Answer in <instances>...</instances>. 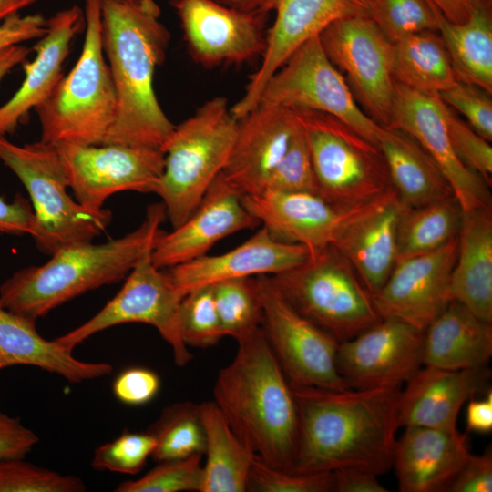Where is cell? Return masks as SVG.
Masks as SVG:
<instances>
[{"instance_id": "cell-1", "label": "cell", "mask_w": 492, "mask_h": 492, "mask_svg": "<svg viewBox=\"0 0 492 492\" xmlns=\"http://www.w3.org/2000/svg\"><path fill=\"white\" fill-rule=\"evenodd\" d=\"M292 390L299 416L293 472L352 469L378 477L393 466L399 386Z\"/></svg>"}, {"instance_id": "cell-2", "label": "cell", "mask_w": 492, "mask_h": 492, "mask_svg": "<svg viewBox=\"0 0 492 492\" xmlns=\"http://www.w3.org/2000/svg\"><path fill=\"white\" fill-rule=\"evenodd\" d=\"M103 50L118 97L116 120L103 144L162 148L175 125L153 88L169 32L155 0H100Z\"/></svg>"}, {"instance_id": "cell-3", "label": "cell", "mask_w": 492, "mask_h": 492, "mask_svg": "<svg viewBox=\"0 0 492 492\" xmlns=\"http://www.w3.org/2000/svg\"><path fill=\"white\" fill-rule=\"evenodd\" d=\"M237 343L233 360L217 375L213 402L255 456L293 472L299 416L292 387L261 327Z\"/></svg>"}, {"instance_id": "cell-4", "label": "cell", "mask_w": 492, "mask_h": 492, "mask_svg": "<svg viewBox=\"0 0 492 492\" xmlns=\"http://www.w3.org/2000/svg\"><path fill=\"white\" fill-rule=\"evenodd\" d=\"M166 217L162 203L150 205L136 230L103 243L59 249L44 264L19 270L0 286V304L34 321L88 291L123 280L152 248Z\"/></svg>"}, {"instance_id": "cell-5", "label": "cell", "mask_w": 492, "mask_h": 492, "mask_svg": "<svg viewBox=\"0 0 492 492\" xmlns=\"http://www.w3.org/2000/svg\"><path fill=\"white\" fill-rule=\"evenodd\" d=\"M80 56L49 97L35 108L41 141L103 144L118 114V97L102 44L100 0H85Z\"/></svg>"}, {"instance_id": "cell-6", "label": "cell", "mask_w": 492, "mask_h": 492, "mask_svg": "<svg viewBox=\"0 0 492 492\" xmlns=\"http://www.w3.org/2000/svg\"><path fill=\"white\" fill-rule=\"evenodd\" d=\"M238 129L223 97L207 100L175 126L164 144V170L156 190L172 229L195 210L211 183L226 166Z\"/></svg>"}, {"instance_id": "cell-7", "label": "cell", "mask_w": 492, "mask_h": 492, "mask_svg": "<svg viewBox=\"0 0 492 492\" xmlns=\"http://www.w3.org/2000/svg\"><path fill=\"white\" fill-rule=\"evenodd\" d=\"M0 160L25 186L35 215L32 236L45 253L90 242L110 223L109 210H90L67 192L68 179L53 145L41 140L16 145L0 136Z\"/></svg>"}, {"instance_id": "cell-8", "label": "cell", "mask_w": 492, "mask_h": 492, "mask_svg": "<svg viewBox=\"0 0 492 492\" xmlns=\"http://www.w3.org/2000/svg\"><path fill=\"white\" fill-rule=\"evenodd\" d=\"M271 278L298 312L339 343L381 319L371 293L333 245L309 251L302 263Z\"/></svg>"}, {"instance_id": "cell-9", "label": "cell", "mask_w": 492, "mask_h": 492, "mask_svg": "<svg viewBox=\"0 0 492 492\" xmlns=\"http://www.w3.org/2000/svg\"><path fill=\"white\" fill-rule=\"evenodd\" d=\"M292 109L306 137L319 196L336 206L354 207L392 188L377 145L330 114Z\"/></svg>"}, {"instance_id": "cell-10", "label": "cell", "mask_w": 492, "mask_h": 492, "mask_svg": "<svg viewBox=\"0 0 492 492\" xmlns=\"http://www.w3.org/2000/svg\"><path fill=\"white\" fill-rule=\"evenodd\" d=\"M152 248L146 250L128 274L120 291L89 320L56 341L69 351L95 333L122 323H141L153 326L172 350L178 366L193 358L180 330V304L184 295L167 272L157 268L151 259Z\"/></svg>"}, {"instance_id": "cell-11", "label": "cell", "mask_w": 492, "mask_h": 492, "mask_svg": "<svg viewBox=\"0 0 492 492\" xmlns=\"http://www.w3.org/2000/svg\"><path fill=\"white\" fill-rule=\"evenodd\" d=\"M258 105L330 114L375 145L382 129L357 105L344 77L326 56L319 36L300 46L270 77Z\"/></svg>"}, {"instance_id": "cell-12", "label": "cell", "mask_w": 492, "mask_h": 492, "mask_svg": "<svg viewBox=\"0 0 492 492\" xmlns=\"http://www.w3.org/2000/svg\"><path fill=\"white\" fill-rule=\"evenodd\" d=\"M261 304V328L292 387L349 389L336 365L339 342L298 312L269 275L257 276Z\"/></svg>"}, {"instance_id": "cell-13", "label": "cell", "mask_w": 492, "mask_h": 492, "mask_svg": "<svg viewBox=\"0 0 492 492\" xmlns=\"http://www.w3.org/2000/svg\"><path fill=\"white\" fill-rule=\"evenodd\" d=\"M323 48L364 113L388 127L395 95L393 44L371 17L343 18L320 34Z\"/></svg>"}, {"instance_id": "cell-14", "label": "cell", "mask_w": 492, "mask_h": 492, "mask_svg": "<svg viewBox=\"0 0 492 492\" xmlns=\"http://www.w3.org/2000/svg\"><path fill=\"white\" fill-rule=\"evenodd\" d=\"M55 148L77 201L94 211L119 191L156 193L164 170L165 154L159 149L118 143Z\"/></svg>"}, {"instance_id": "cell-15", "label": "cell", "mask_w": 492, "mask_h": 492, "mask_svg": "<svg viewBox=\"0 0 492 492\" xmlns=\"http://www.w3.org/2000/svg\"><path fill=\"white\" fill-rule=\"evenodd\" d=\"M374 0H265L262 11H274L275 20L266 35V47L258 70L243 96L231 111L238 120L257 107L270 77L304 42L334 21L372 17Z\"/></svg>"}, {"instance_id": "cell-16", "label": "cell", "mask_w": 492, "mask_h": 492, "mask_svg": "<svg viewBox=\"0 0 492 492\" xmlns=\"http://www.w3.org/2000/svg\"><path fill=\"white\" fill-rule=\"evenodd\" d=\"M424 331L381 318L356 336L339 343L337 370L349 389L396 387L423 365Z\"/></svg>"}, {"instance_id": "cell-17", "label": "cell", "mask_w": 492, "mask_h": 492, "mask_svg": "<svg viewBox=\"0 0 492 492\" xmlns=\"http://www.w3.org/2000/svg\"><path fill=\"white\" fill-rule=\"evenodd\" d=\"M388 127L413 138L436 163L463 212L491 206L487 182L456 155L446 127L447 105L439 94L418 91L395 81Z\"/></svg>"}, {"instance_id": "cell-18", "label": "cell", "mask_w": 492, "mask_h": 492, "mask_svg": "<svg viewBox=\"0 0 492 492\" xmlns=\"http://www.w3.org/2000/svg\"><path fill=\"white\" fill-rule=\"evenodd\" d=\"M194 60L213 67L262 56L268 13L238 9L218 0H170Z\"/></svg>"}, {"instance_id": "cell-19", "label": "cell", "mask_w": 492, "mask_h": 492, "mask_svg": "<svg viewBox=\"0 0 492 492\" xmlns=\"http://www.w3.org/2000/svg\"><path fill=\"white\" fill-rule=\"evenodd\" d=\"M379 198L359 206L340 207L309 192L264 190L241 196L246 210L272 237L313 251L334 244L346 228L372 210Z\"/></svg>"}, {"instance_id": "cell-20", "label": "cell", "mask_w": 492, "mask_h": 492, "mask_svg": "<svg viewBox=\"0 0 492 492\" xmlns=\"http://www.w3.org/2000/svg\"><path fill=\"white\" fill-rule=\"evenodd\" d=\"M457 242L456 237L435 251L397 261L383 287L372 295L379 316L425 331L452 301L450 280Z\"/></svg>"}, {"instance_id": "cell-21", "label": "cell", "mask_w": 492, "mask_h": 492, "mask_svg": "<svg viewBox=\"0 0 492 492\" xmlns=\"http://www.w3.org/2000/svg\"><path fill=\"white\" fill-rule=\"evenodd\" d=\"M260 222L246 210L241 194L220 173L191 215L171 231H162L151 251L159 269L208 254L219 241Z\"/></svg>"}, {"instance_id": "cell-22", "label": "cell", "mask_w": 492, "mask_h": 492, "mask_svg": "<svg viewBox=\"0 0 492 492\" xmlns=\"http://www.w3.org/2000/svg\"><path fill=\"white\" fill-rule=\"evenodd\" d=\"M298 127L292 108L258 105L238 120L232 151L220 174L241 196L258 192Z\"/></svg>"}, {"instance_id": "cell-23", "label": "cell", "mask_w": 492, "mask_h": 492, "mask_svg": "<svg viewBox=\"0 0 492 492\" xmlns=\"http://www.w3.org/2000/svg\"><path fill=\"white\" fill-rule=\"evenodd\" d=\"M308 255L305 246L277 241L261 227L227 252L203 255L171 267L167 273L185 296L193 290L226 280L272 276L302 263Z\"/></svg>"}, {"instance_id": "cell-24", "label": "cell", "mask_w": 492, "mask_h": 492, "mask_svg": "<svg viewBox=\"0 0 492 492\" xmlns=\"http://www.w3.org/2000/svg\"><path fill=\"white\" fill-rule=\"evenodd\" d=\"M489 375L487 365L460 370L420 367L400 393L399 427L424 426L456 432L461 407L483 390Z\"/></svg>"}, {"instance_id": "cell-25", "label": "cell", "mask_w": 492, "mask_h": 492, "mask_svg": "<svg viewBox=\"0 0 492 492\" xmlns=\"http://www.w3.org/2000/svg\"><path fill=\"white\" fill-rule=\"evenodd\" d=\"M46 34L35 46V57L25 61V78L16 92L0 106V136L12 134L17 126L51 94L63 77L62 67L72 40L85 26L84 11L77 5L56 12L47 19Z\"/></svg>"}, {"instance_id": "cell-26", "label": "cell", "mask_w": 492, "mask_h": 492, "mask_svg": "<svg viewBox=\"0 0 492 492\" xmlns=\"http://www.w3.org/2000/svg\"><path fill=\"white\" fill-rule=\"evenodd\" d=\"M470 455L466 434L407 426L393 456L399 490L447 491Z\"/></svg>"}, {"instance_id": "cell-27", "label": "cell", "mask_w": 492, "mask_h": 492, "mask_svg": "<svg viewBox=\"0 0 492 492\" xmlns=\"http://www.w3.org/2000/svg\"><path fill=\"white\" fill-rule=\"evenodd\" d=\"M406 208L392 186L372 210L354 220L333 244L371 295L383 287L395 265L398 226Z\"/></svg>"}, {"instance_id": "cell-28", "label": "cell", "mask_w": 492, "mask_h": 492, "mask_svg": "<svg viewBox=\"0 0 492 492\" xmlns=\"http://www.w3.org/2000/svg\"><path fill=\"white\" fill-rule=\"evenodd\" d=\"M15 365L36 366L71 383L97 379L113 370L108 363L76 358L56 339L43 338L36 331V321L0 304V371Z\"/></svg>"}, {"instance_id": "cell-29", "label": "cell", "mask_w": 492, "mask_h": 492, "mask_svg": "<svg viewBox=\"0 0 492 492\" xmlns=\"http://www.w3.org/2000/svg\"><path fill=\"white\" fill-rule=\"evenodd\" d=\"M457 254L450 280L452 300L492 323L491 206L463 212Z\"/></svg>"}, {"instance_id": "cell-30", "label": "cell", "mask_w": 492, "mask_h": 492, "mask_svg": "<svg viewBox=\"0 0 492 492\" xmlns=\"http://www.w3.org/2000/svg\"><path fill=\"white\" fill-rule=\"evenodd\" d=\"M492 355V324L456 301L425 328L423 365L460 370L487 365Z\"/></svg>"}, {"instance_id": "cell-31", "label": "cell", "mask_w": 492, "mask_h": 492, "mask_svg": "<svg viewBox=\"0 0 492 492\" xmlns=\"http://www.w3.org/2000/svg\"><path fill=\"white\" fill-rule=\"evenodd\" d=\"M377 145L385 159L391 184L407 208L454 196L436 163L409 135L382 127Z\"/></svg>"}, {"instance_id": "cell-32", "label": "cell", "mask_w": 492, "mask_h": 492, "mask_svg": "<svg viewBox=\"0 0 492 492\" xmlns=\"http://www.w3.org/2000/svg\"><path fill=\"white\" fill-rule=\"evenodd\" d=\"M437 20V32L444 42L458 81L477 86L491 94V0L478 5L462 24L446 20L438 10Z\"/></svg>"}, {"instance_id": "cell-33", "label": "cell", "mask_w": 492, "mask_h": 492, "mask_svg": "<svg viewBox=\"0 0 492 492\" xmlns=\"http://www.w3.org/2000/svg\"><path fill=\"white\" fill-rule=\"evenodd\" d=\"M206 462L200 492H244L254 454L233 433L213 401L200 404Z\"/></svg>"}, {"instance_id": "cell-34", "label": "cell", "mask_w": 492, "mask_h": 492, "mask_svg": "<svg viewBox=\"0 0 492 492\" xmlns=\"http://www.w3.org/2000/svg\"><path fill=\"white\" fill-rule=\"evenodd\" d=\"M394 79L407 87L440 94L454 87L457 77L437 31H423L393 44Z\"/></svg>"}, {"instance_id": "cell-35", "label": "cell", "mask_w": 492, "mask_h": 492, "mask_svg": "<svg viewBox=\"0 0 492 492\" xmlns=\"http://www.w3.org/2000/svg\"><path fill=\"white\" fill-rule=\"evenodd\" d=\"M462 218L455 196L406 208L398 226L396 262L435 251L457 237Z\"/></svg>"}, {"instance_id": "cell-36", "label": "cell", "mask_w": 492, "mask_h": 492, "mask_svg": "<svg viewBox=\"0 0 492 492\" xmlns=\"http://www.w3.org/2000/svg\"><path fill=\"white\" fill-rule=\"evenodd\" d=\"M155 438L151 457L157 463L202 456L206 449V434L200 405L178 402L165 407L147 430Z\"/></svg>"}, {"instance_id": "cell-37", "label": "cell", "mask_w": 492, "mask_h": 492, "mask_svg": "<svg viewBox=\"0 0 492 492\" xmlns=\"http://www.w3.org/2000/svg\"><path fill=\"white\" fill-rule=\"evenodd\" d=\"M211 286L224 336L237 341L261 327L262 304L257 277L231 279Z\"/></svg>"}, {"instance_id": "cell-38", "label": "cell", "mask_w": 492, "mask_h": 492, "mask_svg": "<svg viewBox=\"0 0 492 492\" xmlns=\"http://www.w3.org/2000/svg\"><path fill=\"white\" fill-rule=\"evenodd\" d=\"M371 18L392 44L438 28L437 10L425 0H374Z\"/></svg>"}, {"instance_id": "cell-39", "label": "cell", "mask_w": 492, "mask_h": 492, "mask_svg": "<svg viewBox=\"0 0 492 492\" xmlns=\"http://www.w3.org/2000/svg\"><path fill=\"white\" fill-rule=\"evenodd\" d=\"M85 482L25 460L0 458V492H83Z\"/></svg>"}, {"instance_id": "cell-40", "label": "cell", "mask_w": 492, "mask_h": 492, "mask_svg": "<svg viewBox=\"0 0 492 492\" xmlns=\"http://www.w3.org/2000/svg\"><path fill=\"white\" fill-rule=\"evenodd\" d=\"M179 319L182 339L188 347L212 346L224 336L211 285L193 290L183 297Z\"/></svg>"}, {"instance_id": "cell-41", "label": "cell", "mask_w": 492, "mask_h": 492, "mask_svg": "<svg viewBox=\"0 0 492 492\" xmlns=\"http://www.w3.org/2000/svg\"><path fill=\"white\" fill-rule=\"evenodd\" d=\"M200 455L158 463L136 480H126L116 492H182L200 490L203 476Z\"/></svg>"}, {"instance_id": "cell-42", "label": "cell", "mask_w": 492, "mask_h": 492, "mask_svg": "<svg viewBox=\"0 0 492 492\" xmlns=\"http://www.w3.org/2000/svg\"><path fill=\"white\" fill-rule=\"evenodd\" d=\"M264 190L318 194L311 155L300 121L286 152L269 173L259 191Z\"/></svg>"}, {"instance_id": "cell-43", "label": "cell", "mask_w": 492, "mask_h": 492, "mask_svg": "<svg viewBox=\"0 0 492 492\" xmlns=\"http://www.w3.org/2000/svg\"><path fill=\"white\" fill-rule=\"evenodd\" d=\"M247 491L254 492H331L334 491L333 471L297 473L275 468L253 456Z\"/></svg>"}, {"instance_id": "cell-44", "label": "cell", "mask_w": 492, "mask_h": 492, "mask_svg": "<svg viewBox=\"0 0 492 492\" xmlns=\"http://www.w3.org/2000/svg\"><path fill=\"white\" fill-rule=\"evenodd\" d=\"M155 445V438L149 431L126 430L111 442L96 448L91 466L97 470L136 475L145 466Z\"/></svg>"}, {"instance_id": "cell-45", "label": "cell", "mask_w": 492, "mask_h": 492, "mask_svg": "<svg viewBox=\"0 0 492 492\" xmlns=\"http://www.w3.org/2000/svg\"><path fill=\"white\" fill-rule=\"evenodd\" d=\"M446 127L451 144L462 162L491 185L492 148L468 124L455 115L447 106Z\"/></svg>"}, {"instance_id": "cell-46", "label": "cell", "mask_w": 492, "mask_h": 492, "mask_svg": "<svg viewBox=\"0 0 492 492\" xmlns=\"http://www.w3.org/2000/svg\"><path fill=\"white\" fill-rule=\"evenodd\" d=\"M480 87L458 81L439 94L442 100L462 113L469 126L481 137L492 140V99Z\"/></svg>"}, {"instance_id": "cell-47", "label": "cell", "mask_w": 492, "mask_h": 492, "mask_svg": "<svg viewBox=\"0 0 492 492\" xmlns=\"http://www.w3.org/2000/svg\"><path fill=\"white\" fill-rule=\"evenodd\" d=\"M160 389V378L154 371L139 366L121 371L114 379L115 397L128 405H142L155 398Z\"/></svg>"}, {"instance_id": "cell-48", "label": "cell", "mask_w": 492, "mask_h": 492, "mask_svg": "<svg viewBox=\"0 0 492 492\" xmlns=\"http://www.w3.org/2000/svg\"><path fill=\"white\" fill-rule=\"evenodd\" d=\"M38 442V436L20 419L0 411V458L26 457Z\"/></svg>"}, {"instance_id": "cell-49", "label": "cell", "mask_w": 492, "mask_h": 492, "mask_svg": "<svg viewBox=\"0 0 492 492\" xmlns=\"http://www.w3.org/2000/svg\"><path fill=\"white\" fill-rule=\"evenodd\" d=\"M449 492H491L492 455H470L466 462L448 487Z\"/></svg>"}, {"instance_id": "cell-50", "label": "cell", "mask_w": 492, "mask_h": 492, "mask_svg": "<svg viewBox=\"0 0 492 492\" xmlns=\"http://www.w3.org/2000/svg\"><path fill=\"white\" fill-rule=\"evenodd\" d=\"M47 19L41 14L12 15L0 22V52L23 42L39 39L46 32Z\"/></svg>"}, {"instance_id": "cell-51", "label": "cell", "mask_w": 492, "mask_h": 492, "mask_svg": "<svg viewBox=\"0 0 492 492\" xmlns=\"http://www.w3.org/2000/svg\"><path fill=\"white\" fill-rule=\"evenodd\" d=\"M0 232L34 235V210L22 195L17 194L12 201L0 195Z\"/></svg>"}, {"instance_id": "cell-52", "label": "cell", "mask_w": 492, "mask_h": 492, "mask_svg": "<svg viewBox=\"0 0 492 492\" xmlns=\"http://www.w3.org/2000/svg\"><path fill=\"white\" fill-rule=\"evenodd\" d=\"M334 474L336 492H386L387 489L377 480V477L358 470L338 469Z\"/></svg>"}, {"instance_id": "cell-53", "label": "cell", "mask_w": 492, "mask_h": 492, "mask_svg": "<svg viewBox=\"0 0 492 492\" xmlns=\"http://www.w3.org/2000/svg\"><path fill=\"white\" fill-rule=\"evenodd\" d=\"M466 407V431L487 434L492 431V391L488 389L483 398L468 399Z\"/></svg>"}, {"instance_id": "cell-54", "label": "cell", "mask_w": 492, "mask_h": 492, "mask_svg": "<svg viewBox=\"0 0 492 492\" xmlns=\"http://www.w3.org/2000/svg\"><path fill=\"white\" fill-rule=\"evenodd\" d=\"M435 6L448 21L455 24L466 22L472 11L488 0H425Z\"/></svg>"}, {"instance_id": "cell-55", "label": "cell", "mask_w": 492, "mask_h": 492, "mask_svg": "<svg viewBox=\"0 0 492 492\" xmlns=\"http://www.w3.org/2000/svg\"><path fill=\"white\" fill-rule=\"evenodd\" d=\"M33 51L32 48L15 45L0 52V83L17 65L23 64Z\"/></svg>"}, {"instance_id": "cell-56", "label": "cell", "mask_w": 492, "mask_h": 492, "mask_svg": "<svg viewBox=\"0 0 492 492\" xmlns=\"http://www.w3.org/2000/svg\"><path fill=\"white\" fill-rule=\"evenodd\" d=\"M36 1V0H0V22L33 5Z\"/></svg>"}, {"instance_id": "cell-57", "label": "cell", "mask_w": 492, "mask_h": 492, "mask_svg": "<svg viewBox=\"0 0 492 492\" xmlns=\"http://www.w3.org/2000/svg\"><path fill=\"white\" fill-rule=\"evenodd\" d=\"M218 1L227 5L238 8V9L256 10V9H261L265 0H218Z\"/></svg>"}]
</instances>
